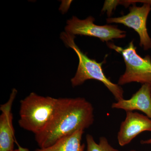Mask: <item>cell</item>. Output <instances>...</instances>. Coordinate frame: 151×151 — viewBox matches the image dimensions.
Instances as JSON below:
<instances>
[{"instance_id":"1","label":"cell","mask_w":151,"mask_h":151,"mask_svg":"<svg viewBox=\"0 0 151 151\" xmlns=\"http://www.w3.org/2000/svg\"><path fill=\"white\" fill-rule=\"evenodd\" d=\"M94 109L83 97L60 98L52 119L42 132L35 135L40 148L50 147L60 139L94 123Z\"/></svg>"},{"instance_id":"2","label":"cell","mask_w":151,"mask_h":151,"mask_svg":"<svg viewBox=\"0 0 151 151\" xmlns=\"http://www.w3.org/2000/svg\"><path fill=\"white\" fill-rule=\"evenodd\" d=\"M58 102L59 98L44 97L31 92L21 100L19 126L35 135L39 134L51 121Z\"/></svg>"},{"instance_id":"3","label":"cell","mask_w":151,"mask_h":151,"mask_svg":"<svg viewBox=\"0 0 151 151\" xmlns=\"http://www.w3.org/2000/svg\"><path fill=\"white\" fill-rule=\"evenodd\" d=\"M61 38L64 43L75 51L78 57V65L75 75L71 78L73 87L80 86L88 80H97L102 82L112 93L116 101L124 99V91L121 86L113 83L106 77L103 71L102 65L104 61L98 63L91 59L81 51L74 41V36L66 32H63Z\"/></svg>"},{"instance_id":"4","label":"cell","mask_w":151,"mask_h":151,"mask_svg":"<svg viewBox=\"0 0 151 151\" xmlns=\"http://www.w3.org/2000/svg\"><path fill=\"white\" fill-rule=\"evenodd\" d=\"M107 44L110 48L122 54L126 65V70L118 81L119 85L132 82L151 84V58L150 55L142 58L139 55L133 41L125 48L111 42Z\"/></svg>"},{"instance_id":"5","label":"cell","mask_w":151,"mask_h":151,"mask_svg":"<svg viewBox=\"0 0 151 151\" xmlns=\"http://www.w3.org/2000/svg\"><path fill=\"white\" fill-rule=\"evenodd\" d=\"M95 19L89 16L84 19H80L73 16L67 20L65 32L70 35H79L97 37L103 42H108L114 39L124 38L126 32L119 29L113 25H97L94 24Z\"/></svg>"},{"instance_id":"6","label":"cell","mask_w":151,"mask_h":151,"mask_svg":"<svg viewBox=\"0 0 151 151\" xmlns=\"http://www.w3.org/2000/svg\"><path fill=\"white\" fill-rule=\"evenodd\" d=\"M127 14L119 17H110L106 19L108 23L123 24L131 28L137 32L139 36V45L147 50L151 48V38L147 29V19L151 11V1L144 3L142 6L132 4Z\"/></svg>"},{"instance_id":"7","label":"cell","mask_w":151,"mask_h":151,"mask_svg":"<svg viewBox=\"0 0 151 151\" xmlns=\"http://www.w3.org/2000/svg\"><path fill=\"white\" fill-rule=\"evenodd\" d=\"M126 113V118L121 123L117 134L118 143L121 147L129 145L143 132H151V119L137 112Z\"/></svg>"},{"instance_id":"8","label":"cell","mask_w":151,"mask_h":151,"mask_svg":"<svg viewBox=\"0 0 151 151\" xmlns=\"http://www.w3.org/2000/svg\"><path fill=\"white\" fill-rule=\"evenodd\" d=\"M17 92L16 89H13L8 100L0 107V151L14 150V130L13 125L12 107Z\"/></svg>"},{"instance_id":"9","label":"cell","mask_w":151,"mask_h":151,"mask_svg":"<svg viewBox=\"0 0 151 151\" xmlns=\"http://www.w3.org/2000/svg\"><path fill=\"white\" fill-rule=\"evenodd\" d=\"M111 108L126 112L140 111L151 119V84H142L130 99L116 101L112 103Z\"/></svg>"},{"instance_id":"10","label":"cell","mask_w":151,"mask_h":151,"mask_svg":"<svg viewBox=\"0 0 151 151\" xmlns=\"http://www.w3.org/2000/svg\"><path fill=\"white\" fill-rule=\"evenodd\" d=\"M84 130H78L73 134L60 139L47 147L38 148L34 151H84L85 145L82 144Z\"/></svg>"},{"instance_id":"11","label":"cell","mask_w":151,"mask_h":151,"mask_svg":"<svg viewBox=\"0 0 151 151\" xmlns=\"http://www.w3.org/2000/svg\"><path fill=\"white\" fill-rule=\"evenodd\" d=\"M86 151H117V149L113 147L108 142V139L105 137H100L98 143L94 140L92 135H86Z\"/></svg>"},{"instance_id":"12","label":"cell","mask_w":151,"mask_h":151,"mask_svg":"<svg viewBox=\"0 0 151 151\" xmlns=\"http://www.w3.org/2000/svg\"><path fill=\"white\" fill-rule=\"evenodd\" d=\"M141 144L143 145H147L150 146L151 147V138L147 139L142 140L141 141Z\"/></svg>"},{"instance_id":"13","label":"cell","mask_w":151,"mask_h":151,"mask_svg":"<svg viewBox=\"0 0 151 151\" xmlns=\"http://www.w3.org/2000/svg\"><path fill=\"white\" fill-rule=\"evenodd\" d=\"M11 151H29V150L28 149L19 146L17 149H16V150H14Z\"/></svg>"},{"instance_id":"14","label":"cell","mask_w":151,"mask_h":151,"mask_svg":"<svg viewBox=\"0 0 151 151\" xmlns=\"http://www.w3.org/2000/svg\"><path fill=\"white\" fill-rule=\"evenodd\" d=\"M117 151H119V150H117ZM129 151H138L136 150H130Z\"/></svg>"}]
</instances>
